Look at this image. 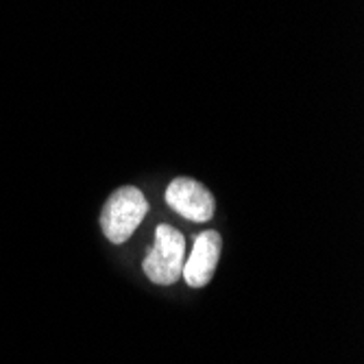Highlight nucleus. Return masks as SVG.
Wrapping results in <instances>:
<instances>
[{
	"instance_id": "obj_3",
	"label": "nucleus",
	"mask_w": 364,
	"mask_h": 364,
	"mask_svg": "<svg viewBox=\"0 0 364 364\" xmlns=\"http://www.w3.org/2000/svg\"><path fill=\"white\" fill-rule=\"evenodd\" d=\"M166 203L179 212L183 218L194 223H205L216 212V201L212 192L190 177H179L166 188Z\"/></svg>"
},
{
	"instance_id": "obj_1",
	"label": "nucleus",
	"mask_w": 364,
	"mask_h": 364,
	"mask_svg": "<svg viewBox=\"0 0 364 364\" xmlns=\"http://www.w3.org/2000/svg\"><path fill=\"white\" fill-rule=\"evenodd\" d=\"M149 212V201L136 186H122L101 210V229L112 245L127 242Z\"/></svg>"
},
{
	"instance_id": "obj_2",
	"label": "nucleus",
	"mask_w": 364,
	"mask_h": 364,
	"mask_svg": "<svg viewBox=\"0 0 364 364\" xmlns=\"http://www.w3.org/2000/svg\"><path fill=\"white\" fill-rule=\"evenodd\" d=\"M186 262V238L179 229L159 225L155 229V242L149 249L142 271L157 286H173L183 271Z\"/></svg>"
},
{
	"instance_id": "obj_4",
	"label": "nucleus",
	"mask_w": 364,
	"mask_h": 364,
	"mask_svg": "<svg viewBox=\"0 0 364 364\" xmlns=\"http://www.w3.org/2000/svg\"><path fill=\"white\" fill-rule=\"evenodd\" d=\"M223 251V238L218 231H203L198 234L192 247V253L183 262L181 277L190 288H205L218 267Z\"/></svg>"
}]
</instances>
